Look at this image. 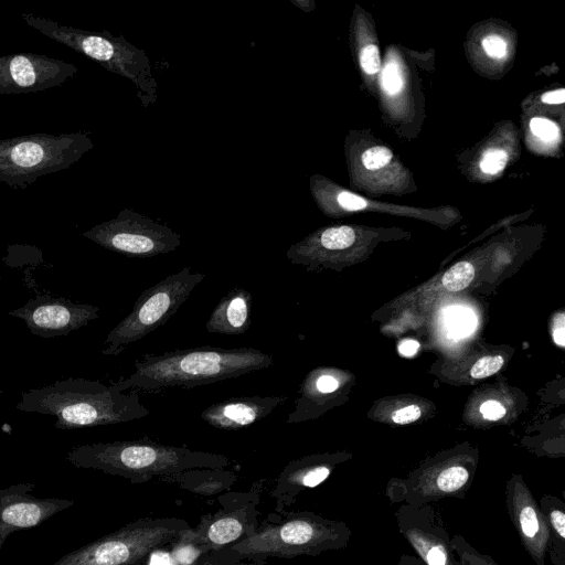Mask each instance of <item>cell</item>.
I'll return each instance as SVG.
<instances>
[{
	"label": "cell",
	"mask_w": 565,
	"mask_h": 565,
	"mask_svg": "<svg viewBox=\"0 0 565 565\" xmlns=\"http://www.w3.org/2000/svg\"><path fill=\"white\" fill-rule=\"evenodd\" d=\"M273 356L254 348L201 347L145 354L135 371L111 383L117 390L156 393L169 387L192 388L270 367Z\"/></svg>",
	"instance_id": "obj_1"
},
{
	"label": "cell",
	"mask_w": 565,
	"mask_h": 565,
	"mask_svg": "<svg viewBox=\"0 0 565 565\" xmlns=\"http://www.w3.org/2000/svg\"><path fill=\"white\" fill-rule=\"evenodd\" d=\"M17 408L54 416L57 429L127 423L149 415L137 391L121 392L113 384L73 377L23 392Z\"/></svg>",
	"instance_id": "obj_2"
},
{
	"label": "cell",
	"mask_w": 565,
	"mask_h": 565,
	"mask_svg": "<svg viewBox=\"0 0 565 565\" xmlns=\"http://www.w3.org/2000/svg\"><path fill=\"white\" fill-rule=\"evenodd\" d=\"M282 519L265 520L250 536L196 561L239 564L265 563L268 558L318 556L347 547L352 531L340 520L326 519L311 511L280 513Z\"/></svg>",
	"instance_id": "obj_3"
},
{
	"label": "cell",
	"mask_w": 565,
	"mask_h": 565,
	"mask_svg": "<svg viewBox=\"0 0 565 565\" xmlns=\"http://www.w3.org/2000/svg\"><path fill=\"white\" fill-rule=\"evenodd\" d=\"M66 459L77 468L122 477L134 483L162 481L191 469H225L231 465L224 455L158 444L149 438L76 446Z\"/></svg>",
	"instance_id": "obj_4"
},
{
	"label": "cell",
	"mask_w": 565,
	"mask_h": 565,
	"mask_svg": "<svg viewBox=\"0 0 565 565\" xmlns=\"http://www.w3.org/2000/svg\"><path fill=\"white\" fill-rule=\"evenodd\" d=\"M21 19L49 39L83 54L107 71L131 81L143 106L157 98V83L152 77L146 53L107 31L93 32L60 24L49 18L22 13Z\"/></svg>",
	"instance_id": "obj_5"
},
{
	"label": "cell",
	"mask_w": 565,
	"mask_h": 565,
	"mask_svg": "<svg viewBox=\"0 0 565 565\" xmlns=\"http://www.w3.org/2000/svg\"><path fill=\"white\" fill-rule=\"evenodd\" d=\"M93 148L87 131L0 139V182L11 189H24L42 177L71 168Z\"/></svg>",
	"instance_id": "obj_6"
},
{
	"label": "cell",
	"mask_w": 565,
	"mask_h": 565,
	"mask_svg": "<svg viewBox=\"0 0 565 565\" xmlns=\"http://www.w3.org/2000/svg\"><path fill=\"white\" fill-rule=\"evenodd\" d=\"M190 525L178 518H143L62 556L53 565H138L174 544Z\"/></svg>",
	"instance_id": "obj_7"
},
{
	"label": "cell",
	"mask_w": 565,
	"mask_h": 565,
	"mask_svg": "<svg viewBox=\"0 0 565 565\" xmlns=\"http://www.w3.org/2000/svg\"><path fill=\"white\" fill-rule=\"evenodd\" d=\"M204 278V274L184 267L143 290L130 313L109 331L102 353L117 356L131 343L163 326Z\"/></svg>",
	"instance_id": "obj_8"
},
{
	"label": "cell",
	"mask_w": 565,
	"mask_h": 565,
	"mask_svg": "<svg viewBox=\"0 0 565 565\" xmlns=\"http://www.w3.org/2000/svg\"><path fill=\"white\" fill-rule=\"evenodd\" d=\"M264 489L265 480L262 479L246 492L221 495L222 508L202 515L199 524L186 529L178 541L192 545L202 557L250 536L260 523L258 505Z\"/></svg>",
	"instance_id": "obj_9"
},
{
	"label": "cell",
	"mask_w": 565,
	"mask_h": 565,
	"mask_svg": "<svg viewBox=\"0 0 565 565\" xmlns=\"http://www.w3.org/2000/svg\"><path fill=\"white\" fill-rule=\"evenodd\" d=\"M82 236L106 249L130 257L167 254L181 245L179 233L128 209L85 231Z\"/></svg>",
	"instance_id": "obj_10"
},
{
	"label": "cell",
	"mask_w": 565,
	"mask_h": 565,
	"mask_svg": "<svg viewBox=\"0 0 565 565\" xmlns=\"http://www.w3.org/2000/svg\"><path fill=\"white\" fill-rule=\"evenodd\" d=\"M469 460L433 462L405 479L387 482L385 497L392 504L419 508L445 498L465 499L470 489L475 469Z\"/></svg>",
	"instance_id": "obj_11"
},
{
	"label": "cell",
	"mask_w": 565,
	"mask_h": 565,
	"mask_svg": "<svg viewBox=\"0 0 565 565\" xmlns=\"http://www.w3.org/2000/svg\"><path fill=\"white\" fill-rule=\"evenodd\" d=\"M68 62L38 53L0 56V95L26 94L57 87L77 73Z\"/></svg>",
	"instance_id": "obj_12"
},
{
	"label": "cell",
	"mask_w": 565,
	"mask_h": 565,
	"mask_svg": "<svg viewBox=\"0 0 565 565\" xmlns=\"http://www.w3.org/2000/svg\"><path fill=\"white\" fill-rule=\"evenodd\" d=\"M99 308L62 297L39 295L9 316L22 319L29 331L41 338L66 335L99 317Z\"/></svg>",
	"instance_id": "obj_13"
},
{
	"label": "cell",
	"mask_w": 565,
	"mask_h": 565,
	"mask_svg": "<svg viewBox=\"0 0 565 565\" xmlns=\"http://www.w3.org/2000/svg\"><path fill=\"white\" fill-rule=\"evenodd\" d=\"M398 532L425 565H460L450 536L431 504H399L394 512Z\"/></svg>",
	"instance_id": "obj_14"
},
{
	"label": "cell",
	"mask_w": 565,
	"mask_h": 565,
	"mask_svg": "<svg viewBox=\"0 0 565 565\" xmlns=\"http://www.w3.org/2000/svg\"><path fill=\"white\" fill-rule=\"evenodd\" d=\"M34 489V483L0 489V555L13 532L34 527L74 504L67 499L34 497L31 494Z\"/></svg>",
	"instance_id": "obj_15"
},
{
	"label": "cell",
	"mask_w": 565,
	"mask_h": 565,
	"mask_svg": "<svg viewBox=\"0 0 565 565\" xmlns=\"http://www.w3.org/2000/svg\"><path fill=\"white\" fill-rule=\"evenodd\" d=\"M505 507L520 542L535 565H545L548 532L539 501L521 476L505 487Z\"/></svg>",
	"instance_id": "obj_16"
},
{
	"label": "cell",
	"mask_w": 565,
	"mask_h": 565,
	"mask_svg": "<svg viewBox=\"0 0 565 565\" xmlns=\"http://www.w3.org/2000/svg\"><path fill=\"white\" fill-rule=\"evenodd\" d=\"M338 461L335 456L313 455L288 462L269 491L275 503L274 511L277 514L285 512L300 493L326 481Z\"/></svg>",
	"instance_id": "obj_17"
},
{
	"label": "cell",
	"mask_w": 565,
	"mask_h": 565,
	"mask_svg": "<svg viewBox=\"0 0 565 565\" xmlns=\"http://www.w3.org/2000/svg\"><path fill=\"white\" fill-rule=\"evenodd\" d=\"M288 396H242L216 402L201 413V418L221 430L248 427L288 401Z\"/></svg>",
	"instance_id": "obj_18"
},
{
	"label": "cell",
	"mask_w": 565,
	"mask_h": 565,
	"mask_svg": "<svg viewBox=\"0 0 565 565\" xmlns=\"http://www.w3.org/2000/svg\"><path fill=\"white\" fill-rule=\"evenodd\" d=\"M252 323V295L236 287L224 295L205 323L207 332L228 335L242 334Z\"/></svg>",
	"instance_id": "obj_19"
},
{
	"label": "cell",
	"mask_w": 565,
	"mask_h": 565,
	"mask_svg": "<svg viewBox=\"0 0 565 565\" xmlns=\"http://www.w3.org/2000/svg\"><path fill=\"white\" fill-rule=\"evenodd\" d=\"M236 480L237 476L226 469L202 468L186 470L170 476L162 481L175 483L180 488L195 494L211 495L228 490Z\"/></svg>",
	"instance_id": "obj_20"
},
{
	"label": "cell",
	"mask_w": 565,
	"mask_h": 565,
	"mask_svg": "<svg viewBox=\"0 0 565 565\" xmlns=\"http://www.w3.org/2000/svg\"><path fill=\"white\" fill-rule=\"evenodd\" d=\"M548 532L547 555L553 565H565V502L553 494L539 501Z\"/></svg>",
	"instance_id": "obj_21"
},
{
	"label": "cell",
	"mask_w": 565,
	"mask_h": 565,
	"mask_svg": "<svg viewBox=\"0 0 565 565\" xmlns=\"http://www.w3.org/2000/svg\"><path fill=\"white\" fill-rule=\"evenodd\" d=\"M355 241V232L352 227L332 226L323 230L316 238L317 248L328 252L342 250L350 247Z\"/></svg>",
	"instance_id": "obj_22"
},
{
	"label": "cell",
	"mask_w": 565,
	"mask_h": 565,
	"mask_svg": "<svg viewBox=\"0 0 565 565\" xmlns=\"http://www.w3.org/2000/svg\"><path fill=\"white\" fill-rule=\"evenodd\" d=\"M450 544L460 565H499L490 555L477 551L460 534L450 537Z\"/></svg>",
	"instance_id": "obj_23"
},
{
	"label": "cell",
	"mask_w": 565,
	"mask_h": 565,
	"mask_svg": "<svg viewBox=\"0 0 565 565\" xmlns=\"http://www.w3.org/2000/svg\"><path fill=\"white\" fill-rule=\"evenodd\" d=\"M473 277V266L469 262H459L444 274L441 282L447 290L459 291L468 287Z\"/></svg>",
	"instance_id": "obj_24"
},
{
	"label": "cell",
	"mask_w": 565,
	"mask_h": 565,
	"mask_svg": "<svg viewBox=\"0 0 565 565\" xmlns=\"http://www.w3.org/2000/svg\"><path fill=\"white\" fill-rule=\"evenodd\" d=\"M501 355L483 356L471 367L470 375L473 379H484L497 373L503 366Z\"/></svg>",
	"instance_id": "obj_25"
},
{
	"label": "cell",
	"mask_w": 565,
	"mask_h": 565,
	"mask_svg": "<svg viewBox=\"0 0 565 565\" xmlns=\"http://www.w3.org/2000/svg\"><path fill=\"white\" fill-rule=\"evenodd\" d=\"M392 159V151L382 146L372 147L362 154V162L369 170H376L386 166Z\"/></svg>",
	"instance_id": "obj_26"
},
{
	"label": "cell",
	"mask_w": 565,
	"mask_h": 565,
	"mask_svg": "<svg viewBox=\"0 0 565 565\" xmlns=\"http://www.w3.org/2000/svg\"><path fill=\"white\" fill-rule=\"evenodd\" d=\"M508 154L504 150L490 149L480 161V168L484 173L494 174L501 171L507 163Z\"/></svg>",
	"instance_id": "obj_27"
},
{
	"label": "cell",
	"mask_w": 565,
	"mask_h": 565,
	"mask_svg": "<svg viewBox=\"0 0 565 565\" xmlns=\"http://www.w3.org/2000/svg\"><path fill=\"white\" fill-rule=\"evenodd\" d=\"M382 85L384 89L393 95L398 93L403 86V79L396 63H387L382 73Z\"/></svg>",
	"instance_id": "obj_28"
},
{
	"label": "cell",
	"mask_w": 565,
	"mask_h": 565,
	"mask_svg": "<svg viewBox=\"0 0 565 565\" xmlns=\"http://www.w3.org/2000/svg\"><path fill=\"white\" fill-rule=\"evenodd\" d=\"M360 63L366 74H376L381 68L380 52L376 45L369 44L362 49Z\"/></svg>",
	"instance_id": "obj_29"
},
{
	"label": "cell",
	"mask_w": 565,
	"mask_h": 565,
	"mask_svg": "<svg viewBox=\"0 0 565 565\" xmlns=\"http://www.w3.org/2000/svg\"><path fill=\"white\" fill-rule=\"evenodd\" d=\"M532 132L545 141L554 140L558 136V127L553 121L545 118H533L530 121Z\"/></svg>",
	"instance_id": "obj_30"
},
{
	"label": "cell",
	"mask_w": 565,
	"mask_h": 565,
	"mask_svg": "<svg viewBox=\"0 0 565 565\" xmlns=\"http://www.w3.org/2000/svg\"><path fill=\"white\" fill-rule=\"evenodd\" d=\"M420 408L413 404L393 412L392 419L396 424L404 425L415 422L420 417Z\"/></svg>",
	"instance_id": "obj_31"
},
{
	"label": "cell",
	"mask_w": 565,
	"mask_h": 565,
	"mask_svg": "<svg viewBox=\"0 0 565 565\" xmlns=\"http://www.w3.org/2000/svg\"><path fill=\"white\" fill-rule=\"evenodd\" d=\"M337 201L340 206L348 211H358L366 206V201L354 193L342 191L338 194Z\"/></svg>",
	"instance_id": "obj_32"
},
{
	"label": "cell",
	"mask_w": 565,
	"mask_h": 565,
	"mask_svg": "<svg viewBox=\"0 0 565 565\" xmlns=\"http://www.w3.org/2000/svg\"><path fill=\"white\" fill-rule=\"evenodd\" d=\"M486 53L491 57H502L505 54L507 44L500 36L488 35L482 41Z\"/></svg>",
	"instance_id": "obj_33"
},
{
	"label": "cell",
	"mask_w": 565,
	"mask_h": 565,
	"mask_svg": "<svg viewBox=\"0 0 565 565\" xmlns=\"http://www.w3.org/2000/svg\"><path fill=\"white\" fill-rule=\"evenodd\" d=\"M480 412L484 418L490 420H497L505 415V408L495 401L484 402L480 406Z\"/></svg>",
	"instance_id": "obj_34"
},
{
	"label": "cell",
	"mask_w": 565,
	"mask_h": 565,
	"mask_svg": "<svg viewBox=\"0 0 565 565\" xmlns=\"http://www.w3.org/2000/svg\"><path fill=\"white\" fill-rule=\"evenodd\" d=\"M564 333H565L564 315L561 313L556 318L555 323H554V329H553V340L559 347H564V340H565Z\"/></svg>",
	"instance_id": "obj_35"
},
{
	"label": "cell",
	"mask_w": 565,
	"mask_h": 565,
	"mask_svg": "<svg viewBox=\"0 0 565 565\" xmlns=\"http://www.w3.org/2000/svg\"><path fill=\"white\" fill-rule=\"evenodd\" d=\"M418 348L419 343L417 341L407 339L399 343L398 351L402 355L412 356L417 352Z\"/></svg>",
	"instance_id": "obj_36"
},
{
	"label": "cell",
	"mask_w": 565,
	"mask_h": 565,
	"mask_svg": "<svg viewBox=\"0 0 565 565\" xmlns=\"http://www.w3.org/2000/svg\"><path fill=\"white\" fill-rule=\"evenodd\" d=\"M542 100L546 104H562L565 102V89L561 88L545 93L542 96Z\"/></svg>",
	"instance_id": "obj_37"
},
{
	"label": "cell",
	"mask_w": 565,
	"mask_h": 565,
	"mask_svg": "<svg viewBox=\"0 0 565 565\" xmlns=\"http://www.w3.org/2000/svg\"><path fill=\"white\" fill-rule=\"evenodd\" d=\"M397 565H425L418 557L407 554H402Z\"/></svg>",
	"instance_id": "obj_38"
},
{
	"label": "cell",
	"mask_w": 565,
	"mask_h": 565,
	"mask_svg": "<svg viewBox=\"0 0 565 565\" xmlns=\"http://www.w3.org/2000/svg\"><path fill=\"white\" fill-rule=\"evenodd\" d=\"M188 565H242L239 564H225V563H213V562H202V561H195ZM244 565V564H243Z\"/></svg>",
	"instance_id": "obj_39"
}]
</instances>
